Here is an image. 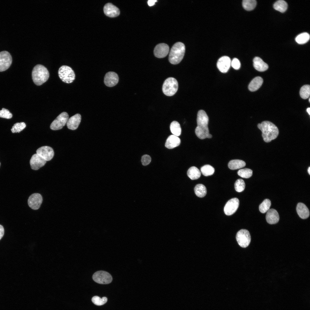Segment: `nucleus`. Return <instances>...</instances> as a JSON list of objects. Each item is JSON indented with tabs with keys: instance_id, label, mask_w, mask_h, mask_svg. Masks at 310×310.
I'll return each instance as SVG.
<instances>
[{
	"instance_id": "nucleus-1",
	"label": "nucleus",
	"mask_w": 310,
	"mask_h": 310,
	"mask_svg": "<svg viewBox=\"0 0 310 310\" xmlns=\"http://www.w3.org/2000/svg\"><path fill=\"white\" fill-rule=\"evenodd\" d=\"M209 118L206 112L203 110L199 111L197 119V126L195 132L197 136L201 139L207 138L209 133L208 127Z\"/></svg>"
},
{
	"instance_id": "nucleus-35",
	"label": "nucleus",
	"mask_w": 310,
	"mask_h": 310,
	"mask_svg": "<svg viewBox=\"0 0 310 310\" xmlns=\"http://www.w3.org/2000/svg\"><path fill=\"white\" fill-rule=\"evenodd\" d=\"M252 170L249 168H245L240 169L237 172L238 175L245 178H248L252 175Z\"/></svg>"
},
{
	"instance_id": "nucleus-43",
	"label": "nucleus",
	"mask_w": 310,
	"mask_h": 310,
	"mask_svg": "<svg viewBox=\"0 0 310 310\" xmlns=\"http://www.w3.org/2000/svg\"><path fill=\"white\" fill-rule=\"evenodd\" d=\"M156 1H157L155 0H149L148 2V3L149 6H152L154 5Z\"/></svg>"
},
{
	"instance_id": "nucleus-16",
	"label": "nucleus",
	"mask_w": 310,
	"mask_h": 310,
	"mask_svg": "<svg viewBox=\"0 0 310 310\" xmlns=\"http://www.w3.org/2000/svg\"><path fill=\"white\" fill-rule=\"evenodd\" d=\"M46 162V161L37 154L33 155L30 160L31 168L35 170H38L43 166Z\"/></svg>"
},
{
	"instance_id": "nucleus-7",
	"label": "nucleus",
	"mask_w": 310,
	"mask_h": 310,
	"mask_svg": "<svg viewBox=\"0 0 310 310\" xmlns=\"http://www.w3.org/2000/svg\"><path fill=\"white\" fill-rule=\"evenodd\" d=\"M92 278L95 282L101 284H109L113 280L111 275L108 272L104 271L96 272L93 274Z\"/></svg>"
},
{
	"instance_id": "nucleus-32",
	"label": "nucleus",
	"mask_w": 310,
	"mask_h": 310,
	"mask_svg": "<svg viewBox=\"0 0 310 310\" xmlns=\"http://www.w3.org/2000/svg\"><path fill=\"white\" fill-rule=\"evenodd\" d=\"M200 170L202 174L205 176L212 175L215 171L214 167L209 164L203 166L201 168Z\"/></svg>"
},
{
	"instance_id": "nucleus-4",
	"label": "nucleus",
	"mask_w": 310,
	"mask_h": 310,
	"mask_svg": "<svg viewBox=\"0 0 310 310\" xmlns=\"http://www.w3.org/2000/svg\"><path fill=\"white\" fill-rule=\"evenodd\" d=\"M185 46L183 43L178 42L175 44L172 47L169 54L168 60L169 62L173 64H177L180 63L184 56Z\"/></svg>"
},
{
	"instance_id": "nucleus-47",
	"label": "nucleus",
	"mask_w": 310,
	"mask_h": 310,
	"mask_svg": "<svg viewBox=\"0 0 310 310\" xmlns=\"http://www.w3.org/2000/svg\"><path fill=\"white\" fill-rule=\"evenodd\" d=\"M309 102H310V98H309Z\"/></svg>"
},
{
	"instance_id": "nucleus-20",
	"label": "nucleus",
	"mask_w": 310,
	"mask_h": 310,
	"mask_svg": "<svg viewBox=\"0 0 310 310\" xmlns=\"http://www.w3.org/2000/svg\"><path fill=\"white\" fill-rule=\"evenodd\" d=\"M266 219L268 223L274 224L277 223L279 220V216L277 211L274 209H269L267 212Z\"/></svg>"
},
{
	"instance_id": "nucleus-31",
	"label": "nucleus",
	"mask_w": 310,
	"mask_h": 310,
	"mask_svg": "<svg viewBox=\"0 0 310 310\" xmlns=\"http://www.w3.org/2000/svg\"><path fill=\"white\" fill-rule=\"evenodd\" d=\"M309 38V34L307 32H304L298 35L295 38V40L298 43L303 44L307 42Z\"/></svg>"
},
{
	"instance_id": "nucleus-27",
	"label": "nucleus",
	"mask_w": 310,
	"mask_h": 310,
	"mask_svg": "<svg viewBox=\"0 0 310 310\" xmlns=\"http://www.w3.org/2000/svg\"><path fill=\"white\" fill-rule=\"evenodd\" d=\"M194 190L196 195L199 197H204L207 193L206 188L202 184L197 185L194 188Z\"/></svg>"
},
{
	"instance_id": "nucleus-48",
	"label": "nucleus",
	"mask_w": 310,
	"mask_h": 310,
	"mask_svg": "<svg viewBox=\"0 0 310 310\" xmlns=\"http://www.w3.org/2000/svg\"></svg>"
},
{
	"instance_id": "nucleus-33",
	"label": "nucleus",
	"mask_w": 310,
	"mask_h": 310,
	"mask_svg": "<svg viewBox=\"0 0 310 310\" xmlns=\"http://www.w3.org/2000/svg\"><path fill=\"white\" fill-rule=\"evenodd\" d=\"M310 94V86L309 85H304L301 88L300 91V95L301 97L303 99H306L308 98Z\"/></svg>"
},
{
	"instance_id": "nucleus-34",
	"label": "nucleus",
	"mask_w": 310,
	"mask_h": 310,
	"mask_svg": "<svg viewBox=\"0 0 310 310\" xmlns=\"http://www.w3.org/2000/svg\"><path fill=\"white\" fill-rule=\"evenodd\" d=\"M271 205L270 201L268 199H266L259 205V210L261 213H264L270 209Z\"/></svg>"
},
{
	"instance_id": "nucleus-38",
	"label": "nucleus",
	"mask_w": 310,
	"mask_h": 310,
	"mask_svg": "<svg viewBox=\"0 0 310 310\" xmlns=\"http://www.w3.org/2000/svg\"><path fill=\"white\" fill-rule=\"evenodd\" d=\"M26 127V125L24 122L17 123L12 126L11 129L13 133L20 132L24 129Z\"/></svg>"
},
{
	"instance_id": "nucleus-42",
	"label": "nucleus",
	"mask_w": 310,
	"mask_h": 310,
	"mask_svg": "<svg viewBox=\"0 0 310 310\" xmlns=\"http://www.w3.org/2000/svg\"><path fill=\"white\" fill-rule=\"evenodd\" d=\"M4 232V230L3 227L0 224V240L3 236Z\"/></svg>"
},
{
	"instance_id": "nucleus-21",
	"label": "nucleus",
	"mask_w": 310,
	"mask_h": 310,
	"mask_svg": "<svg viewBox=\"0 0 310 310\" xmlns=\"http://www.w3.org/2000/svg\"><path fill=\"white\" fill-rule=\"evenodd\" d=\"M181 140L179 137L173 135H171L167 138L165 146L168 149H171L178 146Z\"/></svg>"
},
{
	"instance_id": "nucleus-36",
	"label": "nucleus",
	"mask_w": 310,
	"mask_h": 310,
	"mask_svg": "<svg viewBox=\"0 0 310 310\" xmlns=\"http://www.w3.org/2000/svg\"><path fill=\"white\" fill-rule=\"evenodd\" d=\"M245 185V183L243 179H238L235 183V190L238 192H241L244 190Z\"/></svg>"
},
{
	"instance_id": "nucleus-24",
	"label": "nucleus",
	"mask_w": 310,
	"mask_h": 310,
	"mask_svg": "<svg viewBox=\"0 0 310 310\" xmlns=\"http://www.w3.org/2000/svg\"><path fill=\"white\" fill-rule=\"evenodd\" d=\"M263 82V80L261 77H256L250 83L248 86L249 89L252 92L256 91L260 88Z\"/></svg>"
},
{
	"instance_id": "nucleus-3",
	"label": "nucleus",
	"mask_w": 310,
	"mask_h": 310,
	"mask_svg": "<svg viewBox=\"0 0 310 310\" xmlns=\"http://www.w3.org/2000/svg\"><path fill=\"white\" fill-rule=\"evenodd\" d=\"M32 75L33 82L37 86H40L46 82L49 77L47 69L43 65L39 64L33 68Z\"/></svg>"
},
{
	"instance_id": "nucleus-6",
	"label": "nucleus",
	"mask_w": 310,
	"mask_h": 310,
	"mask_svg": "<svg viewBox=\"0 0 310 310\" xmlns=\"http://www.w3.org/2000/svg\"><path fill=\"white\" fill-rule=\"evenodd\" d=\"M58 73L60 78L65 83H71L75 78L74 71L71 67L67 65L61 66L59 69Z\"/></svg>"
},
{
	"instance_id": "nucleus-39",
	"label": "nucleus",
	"mask_w": 310,
	"mask_h": 310,
	"mask_svg": "<svg viewBox=\"0 0 310 310\" xmlns=\"http://www.w3.org/2000/svg\"><path fill=\"white\" fill-rule=\"evenodd\" d=\"M12 117V114L8 110L3 108L0 111V117L9 119L11 118Z\"/></svg>"
},
{
	"instance_id": "nucleus-44",
	"label": "nucleus",
	"mask_w": 310,
	"mask_h": 310,
	"mask_svg": "<svg viewBox=\"0 0 310 310\" xmlns=\"http://www.w3.org/2000/svg\"><path fill=\"white\" fill-rule=\"evenodd\" d=\"M307 111L309 115H310V108L309 107L307 109Z\"/></svg>"
},
{
	"instance_id": "nucleus-30",
	"label": "nucleus",
	"mask_w": 310,
	"mask_h": 310,
	"mask_svg": "<svg viewBox=\"0 0 310 310\" xmlns=\"http://www.w3.org/2000/svg\"><path fill=\"white\" fill-rule=\"evenodd\" d=\"M243 8L247 11H251L255 7L257 2L255 0H244L242 1Z\"/></svg>"
},
{
	"instance_id": "nucleus-18",
	"label": "nucleus",
	"mask_w": 310,
	"mask_h": 310,
	"mask_svg": "<svg viewBox=\"0 0 310 310\" xmlns=\"http://www.w3.org/2000/svg\"><path fill=\"white\" fill-rule=\"evenodd\" d=\"M104 11L106 16L110 17H117L120 13L119 8L111 3H108L105 5Z\"/></svg>"
},
{
	"instance_id": "nucleus-10",
	"label": "nucleus",
	"mask_w": 310,
	"mask_h": 310,
	"mask_svg": "<svg viewBox=\"0 0 310 310\" xmlns=\"http://www.w3.org/2000/svg\"><path fill=\"white\" fill-rule=\"evenodd\" d=\"M12 58L11 55L6 51L0 52V72L7 69L11 65Z\"/></svg>"
},
{
	"instance_id": "nucleus-45",
	"label": "nucleus",
	"mask_w": 310,
	"mask_h": 310,
	"mask_svg": "<svg viewBox=\"0 0 310 310\" xmlns=\"http://www.w3.org/2000/svg\"><path fill=\"white\" fill-rule=\"evenodd\" d=\"M212 135L209 133L208 134V136H207V138H212Z\"/></svg>"
},
{
	"instance_id": "nucleus-19",
	"label": "nucleus",
	"mask_w": 310,
	"mask_h": 310,
	"mask_svg": "<svg viewBox=\"0 0 310 310\" xmlns=\"http://www.w3.org/2000/svg\"><path fill=\"white\" fill-rule=\"evenodd\" d=\"M81 116L79 114H77L72 116L68 119L67 125L68 129L72 130L76 129L81 121Z\"/></svg>"
},
{
	"instance_id": "nucleus-25",
	"label": "nucleus",
	"mask_w": 310,
	"mask_h": 310,
	"mask_svg": "<svg viewBox=\"0 0 310 310\" xmlns=\"http://www.w3.org/2000/svg\"><path fill=\"white\" fill-rule=\"evenodd\" d=\"M245 162L240 160H232L230 161L228 163V168L231 170H236L241 168L245 166Z\"/></svg>"
},
{
	"instance_id": "nucleus-46",
	"label": "nucleus",
	"mask_w": 310,
	"mask_h": 310,
	"mask_svg": "<svg viewBox=\"0 0 310 310\" xmlns=\"http://www.w3.org/2000/svg\"><path fill=\"white\" fill-rule=\"evenodd\" d=\"M308 172L309 175H310V167H309L308 169Z\"/></svg>"
},
{
	"instance_id": "nucleus-2",
	"label": "nucleus",
	"mask_w": 310,
	"mask_h": 310,
	"mask_svg": "<svg viewBox=\"0 0 310 310\" xmlns=\"http://www.w3.org/2000/svg\"><path fill=\"white\" fill-rule=\"evenodd\" d=\"M258 128L262 132V136L264 140L269 142L275 139L279 134L277 127L272 122L264 121L257 125Z\"/></svg>"
},
{
	"instance_id": "nucleus-5",
	"label": "nucleus",
	"mask_w": 310,
	"mask_h": 310,
	"mask_svg": "<svg viewBox=\"0 0 310 310\" xmlns=\"http://www.w3.org/2000/svg\"><path fill=\"white\" fill-rule=\"evenodd\" d=\"M178 84L177 80L175 78L170 77L164 81L162 87L164 94L168 96L174 95L177 91Z\"/></svg>"
},
{
	"instance_id": "nucleus-22",
	"label": "nucleus",
	"mask_w": 310,
	"mask_h": 310,
	"mask_svg": "<svg viewBox=\"0 0 310 310\" xmlns=\"http://www.w3.org/2000/svg\"><path fill=\"white\" fill-rule=\"evenodd\" d=\"M296 210L299 216L302 219L307 218L309 216V211L307 206L302 203L298 204Z\"/></svg>"
},
{
	"instance_id": "nucleus-29",
	"label": "nucleus",
	"mask_w": 310,
	"mask_h": 310,
	"mask_svg": "<svg viewBox=\"0 0 310 310\" xmlns=\"http://www.w3.org/2000/svg\"><path fill=\"white\" fill-rule=\"evenodd\" d=\"M170 129L173 135L178 137L181 135V128L179 123L178 122L174 121L172 122L170 124Z\"/></svg>"
},
{
	"instance_id": "nucleus-11",
	"label": "nucleus",
	"mask_w": 310,
	"mask_h": 310,
	"mask_svg": "<svg viewBox=\"0 0 310 310\" xmlns=\"http://www.w3.org/2000/svg\"><path fill=\"white\" fill-rule=\"evenodd\" d=\"M239 200L237 198H232L228 200L224 208V212L227 215L230 216L234 213L239 205Z\"/></svg>"
},
{
	"instance_id": "nucleus-15",
	"label": "nucleus",
	"mask_w": 310,
	"mask_h": 310,
	"mask_svg": "<svg viewBox=\"0 0 310 310\" xmlns=\"http://www.w3.org/2000/svg\"><path fill=\"white\" fill-rule=\"evenodd\" d=\"M169 51V46L164 43H160L155 47L154 53L155 56L158 58H163L166 57Z\"/></svg>"
},
{
	"instance_id": "nucleus-41",
	"label": "nucleus",
	"mask_w": 310,
	"mask_h": 310,
	"mask_svg": "<svg viewBox=\"0 0 310 310\" xmlns=\"http://www.w3.org/2000/svg\"><path fill=\"white\" fill-rule=\"evenodd\" d=\"M151 160L150 157L148 155H144L142 156L141 162L144 166L147 165L151 162Z\"/></svg>"
},
{
	"instance_id": "nucleus-13",
	"label": "nucleus",
	"mask_w": 310,
	"mask_h": 310,
	"mask_svg": "<svg viewBox=\"0 0 310 310\" xmlns=\"http://www.w3.org/2000/svg\"><path fill=\"white\" fill-rule=\"evenodd\" d=\"M36 152V154L46 161L51 160L54 155V152L53 148L48 146L40 147L37 150Z\"/></svg>"
},
{
	"instance_id": "nucleus-26",
	"label": "nucleus",
	"mask_w": 310,
	"mask_h": 310,
	"mask_svg": "<svg viewBox=\"0 0 310 310\" xmlns=\"http://www.w3.org/2000/svg\"><path fill=\"white\" fill-rule=\"evenodd\" d=\"M188 177L191 180L197 179L199 178L201 175L199 170L194 166L190 167L187 171Z\"/></svg>"
},
{
	"instance_id": "nucleus-8",
	"label": "nucleus",
	"mask_w": 310,
	"mask_h": 310,
	"mask_svg": "<svg viewBox=\"0 0 310 310\" xmlns=\"http://www.w3.org/2000/svg\"><path fill=\"white\" fill-rule=\"evenodd\" d=\"M236 239L239 245L243 248L247 247L249 245L251 241L249 232L245 229H241L237 232Z\"/></svg>"
},
{
	"instance_id": "nucleus-28",
	"label": "nucleus",
	"mask_w": 310,
	"mask_h": 310,
	"mask_svg": "<svg viewBox=\"0 0 310 310\" xmlns=\"http://www.w3.org/2000/svg\"><path fill=\"white\" fill-rule=\"evenodd\" d=\"M274 8L276 10L281 13L285 12L287 9L288 5L285 1L282 0H278L274 4Z\"/></svg>"
},
{
	"instance_id": "nucleus-14",
	"label": "nucleus",
	"mask_w": 310,
	"mask_h": 310,
	"mask_svg": "<svg viewBox=\"0 0 310 310\" xmlns=\"http://www.w3.org/2000/svg\"><path fill=\"white\" fill-rule=\"evenodd\" d=\"M231 61L230 58L227 56H223L220 58L217 63V66L219 70L222 73L227 72L231 66Z\"/></svg>"
},
{
	"instance_id": "nucleus-9",
	"label": "nucleus",
	"mask_w": 310,
	"mask_h": 310,
	"mask_svg": "<svg viewBox=\"0 0 310 310\" xmlns=\"http://www.w3.org/2000/svg\"><path fill=\"white\" fill-rule=\"evenodd\" d=\"M69 117L67 113L64 112L61 113L52 122L50 125L51 129L54 130L62 129L67 123Z\"/></svg>"
},
{
	"instance_id": "nucleus-40",
	"label": "nucleus",
	"mask_w": 310,
	"mask_h": 310,
	"mask_svg": "<svg viewBox=\"0 0 310 310\" xmlns=\"http://www.w3.org/2000/svg\"><path fill=\"white\" fill-rule=\"evenodd\" d=\"M231 66L235 69H239L241 67V63L239 60L237 58H234L231 61Z\"/></svg>"
},
{
	"instance_id": "nucleus-17",
	"label": "nucleus",
	"mask_w": 310,
	"mask_h": 310,
	"mask_svg": "<svg viewBox=\"0 0 310 310\" xmlns=\"http://www.w3.org/2000/svg\"><path fill=\"white\" fill-rule=\"evenodd\" d=\"M119 78L116 73L110 71L105 74L104 79L105 85L109 87H112L115 86L118 82Z\"/></svg>"
},
{
	"instance_id": "nucleus-23",
	"label": "nucleus",
	"mask_w": 310,
	"mask_h": 310,
	"mask_svg": "<svg viewBox=\"0 0 310 310\" xmlns=\"http://www.w3.org/2000/svg\"><path fill=\"white\" fill-rule=\"evenodd\" d=\"M253 65L254 68L259 71H264L268 68L267 64L264 62L260 57H255L253 59Z\"/></svg>"
},
{
	"instance_id": "nucleus-12",
	"label": "nucleus",
	"mask_w": 310,
	"mask_h": 310,
	"mask_svg": "<svg viewBox=\"0 0 310 310\" xmlns=\"http://www.w3.org/2000/svg\"><path fill=\"white\" fill-rule=\"evenodd\" d=\"M42 202V198L41 194L36 193L30 196L28 199V204L32 209L37 210L40 208Z\"/></svg>"
},
{
	"instance_id": "nucleus-37",
	"label": "nucleus",
	"mask_w": 310,
	"mask_h": 310,
	"mask_svg": "<svg viewBox=\"0 0 310 310\" xmlns=\"http://www.w3.org/2000/svg\"><path fill=\"white\" fill-rule=\"evenodd\" d=\"M92 302L95 305L100 306L105 304L107 301V299L106 297H103L102 298L98 296H94L92 299Z\"/></svg>"
}]
</instances>
